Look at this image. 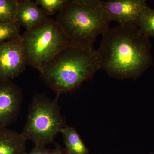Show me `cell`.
I'll use <instances>...</instances> for the list:
<instances>
[{
    "mask_svg": "<svg viewBox=\"0 0 154 154\" xmlns=\"http://www.w3.org/2000/svg\"><path fill=\"white\" fill-rule=\"evenodd\" d=\"M102 35L96 51L101 69L110 76L136 80L152 64L149 38L138 27L118 25Z\"/></svg>",
    "mask_w": 154,
    "mask_h": 154,
    "instance_id": "1",
    "label": "cell"
},
{
    "mask_svg": "<svg viewBox=\"0 0 154 154\" xmlns=\"http://www.w3.org/2000/svg\"><path fill=\"white\" fill-rule=\"evenodd\" d=\"M99 69L100 60L94 47L69 42L38 71L45 85L60 96L74 91Z\"/></svg>",
    "mask_w": 154,
    "mask_h": 154,
    "instance_id": "2",
    "label": "cell"
},
{
    "mask_svg": "<svg viewBox=\"0 0 154 154\" xmlns=\"http://www.w3.org/2000/svg\"><path fill=\"white\" fill-rule=\"evenodd\" d=\"M56 21L70 42L88 47H94L97 37L110 28L111 22L99 0H70L58 13Z\"/></svg>",
    "mask_w": 154,
    "mask_h": 154,
    "instance_id": "3",
    "label": "cell"
},
{
    "mask_svg": "<svg viewBox=\"0 0 154 154\" xmlns=\"http://www.w3.org/2000/svg\"><path fill=\"white\" fill-rule=\"evenodd\" d=\"M60 95L51 99L44 94L33 95L29 105L27 121L21 135L35 146H44L53 143L58 134L66 126V118L61 113Z\"/></svg>",
    "mask_w": 154,
    "mask_h": 154,
    "instance_id": "4",
    "label": "cell"
},
{
    "mask_svg": "<svg viewBox=\"0 0 154 154\" xmlns=\"http://www.w3.org/2000/svg\"><path fill=\"white\" fill-rule=\"evenodd\" d=\"M27 65L39 70L69 43L60 25L50 19L22 36Z\"/></svg>",
    "mask_w": 154,
    "mask_h": 154,
    "instance_id": "5",
    "label": "cell"
},
{
    "mask_svg": "<svg viewBox=\"0 0 154 154\" xmlns=\"http://www.w3.org/2000/svg\"><path fill=\"white\" fill-rule=\"evenodd\" d=\"M26 65L22 36L0 43V81L19 76Z\"/></svg>",
    "mask_w": 154,
    "mask_h": 154,
    "instance_id": "6",
    "label": "cell"
},
{
    "mask_svg": "<svg viewBox=\"0 0 154 154\" xmlns=\"http://www.w3.org/2000/svg\"><path fill=\"white\" fill-rule=\"evenodd\" d=\"M23 99L22 88L12 80L0 81V128L17 121Z\"/></svg>",
    "mask_w": 154,
    "mask_h": 154,
    "instance_id": "7",
    "label": "cell"
},
{
    "mask_svg": "<svg viewBox=\"0 0 154 154\" xmlns=\"http://www.w3.org/2000/svg\"><path fill=\"white\" fill-rule=\"evenodd\" d=\"M102 5L110 21L118 25L137 27L140 15L148 6L145 0L102 1Z\"/></svg>",
    "mask_w": 154,
    "mask_h": 154,
    "instance_id": "8",
    "label": "cell"
},
{
    "mask_svg": "<svg viewBox=\"0 0 154 154\" xmlns=\"http://www.w3.org/2000/svg\"><path fill=\"white\" fill-rule=\"evenodd\" d=\"M50 18L35 1H18L16 21L19 25L29 30L46 22Z\"/></svg>",
    "mask_w": 154,
    "mask_h": 154,
    "instance_id": "9",
    "label": "cell"
},
{
    "mask_svg": "<svg viewBox=\"0 0 154 154\" xmlns=\"http://www.w3.org/2000/svg\"><path fill=\"white\" fill-rule=\"evenodd\" d=\"M26 142L21 134L0 128V154H25Z\"/></svg>",
    "mask_w": 154,
    "mask_h": 154,
    "instance_id": "10",
    "label": "cell"
},
{
    "mask_svg": "<svg viewBox=\"0 0 154 154\" xmlns=\"http://www.w3.org/2000/svg\"><path fill=\"white\" fill-rule=\"evenodd\" d=\"M60 133L62 134L67 154H89V150L74 128L67 125Z\"/></svg>",
    "mask_w": 154,
    "mask_h": 154,
    "instance_id": "11",
    "label": "cell"
},
{
    "mask_svg": "<svg viewBox=\"0 0 154 154\" xmlns=\"http://www.w3.org/2000/svg\"><path fill=\"white\" fill-rule=\"evenodd\" d=\"M138 27L147 37L154 38V9L146 6L140 15Z\"/></svg>",
    "mask_w": 154,
    "mask_h": 154,
    "instance_id": "12",
    "label": "cell"
},
{
    "mask_svg": "<svg viewBox=\"0 0 154 154\" xmlns=\"http://www.w3.org/2000/svg\"><path fill=\"white\" fill-rule=\"evenodd\" d=\"M18 0H0V24L16 22Z\"/></svg>",
    "mask_w": 154,
    "mask_h": 154,
    "instance_id": "13",
    "label": "cell"
},
{
    "mask_svg": "<svg viewBox=\"0 0 154 154\" xmlns=\"http://www.w3.org/2000/svg\"><path fill=\"white\" fill-rule=\"evenodd\" d=\"M35 2L49 17L58 13L69 3L70 0H36Z\"/></svg>",
    "mask_w": 154,
    "mask_h": 154,
    "instance_id": "14",
    "label": "cell"
},
{
    "mask_svg": "<svg viewBox=\"0 0 154 154\" xmlns=\"http://www.w3.org/2000/svg\"><path fill=\"white\" fill-rule=\"evenodd\" d=\"M20 25L17 22L0 24V43L21 36Z\"/></svg>",
    "mask_w": 154,
    "mask_h": 154,
    "instance_id": "15",
    "label": "cell"
},
{
    "mask_svg": "<svg viewBox=\"0 0 154 154\" xmlns=\"http://www.w3.org/2000/svg\"><path fill=\"white\" fill-rule=\"evenodd\" d=\"M49 150L45 147L35 146L30 152L25 154H47Z\"/></svg>",
    "mask_w": 154,
    "mask_h": 154,
    "instance_id": "16",
    "label": "cell"
},
{
    "mask_svg": "<svg viewBox=\"0 0 154 154\" xmlns=\"http://www.w3.org/2000/svg\"><path fill=\"white\" fill-rule=\"evenodd\" d=\"M47 154H67L65 149L58 144H56L55 148L50 149Z\"/></svg>",
    "mask_w": 154,
    "mask_h": 154,
    "instance_id": "17",
    "label": "cell"
},
{
    "mask_svg": "<svg viewBox=\"0 0 154 154\" xmlns=\"http://www.w3.org/2000/svg\"><path fill=\"white\" fill-rule=\"evenodd\" d=\"M147 154H154V152H151V153H149Z\"/></svg>",
    "mask_w": 154,
    "mask_h": 154,
    "instance_id": "18",
    "label": "cell"
}]
</instances>
